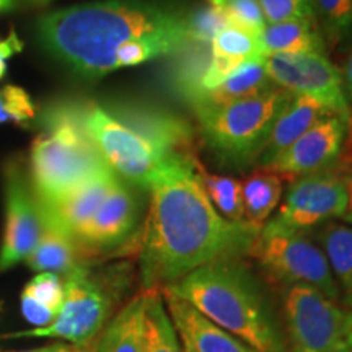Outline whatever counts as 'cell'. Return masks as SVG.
Instances as JSON below:
<instances>
[{
  "instance_id": "12",
  "label": "cell",
  "mask_w": 352,
  "mask_h": 352,
  "mask_svg": "<svg viewBox=\"0 0 352 352\" xmlns=\"http://www.w3.org/2000/svg\"><path fill=\"white\" fill-rule=\"evenodd\" d=\"M352 147V131L338 114L321 120L294 142L283 155L264 170L279 175L283 179L302 178L338 165Z\"/></svg>"
},
{
  "instance_id": "41",
  "label": "cell",
  "mask_w": 352,
  "mask_h": 352,
  "mask_svg": "<svg viewBox=\"0 0 352 352\" xmlns=\"http://www.w3.org/2000/svg\"><path fill=\"white\" fill-rule=\"evenodd\" d=\"M2 122H8V118H7V114H6V111H3V104H2V96H0V124H2Z\"/></svg>"
},
{
  "instance_id": "30",
  "label": "cell",
  "mask_w": 352,
  "mask_h": 352,
  "mask_svg": "<svg viewBox=\"0 0 352 352\" xmlns=\"http://www.w3.org/2000/svg\"><path fill=\"white\" fill-rule=\"evenodd\" d=\"M217 8L228 25L245 30L254 36H261L267 25L258 0H226Z\"/></svg>"
},
{
  "instance_id": "32",
  "label": "cell",
  "mask_w": 352,
  "mask_h": 352,
  "mask_svg": "<svg viewBox=\"0 0 352 352\" xmlns=\"http://www.w3.org/2000/svg\"><path fill=\"white\" fill-rule=\"evenodd\" d=\"M64 280L63 277L52 272H39L28 284L25 285L21 296L30 297L39 305L50 308L59 314L64 302Z\"/></svg>"
},
{
  "instance_id": "21",
  "label": "cell",
  "mask_w": 352,
  "mask_h": 352,
  "mask_svg": "<svg viewBox=\"0 0 352 352\" xmlns=\"http://www.w3.org/2000/svg\"><path fill=\"white\" fill-rule=\"evenodd\" d=\"M264 57L271 54H327V43L316 20H287L266 25L259 36Z\"/></svg>"
},
{
  "instance_id": "24",
  "label": "cell",
  "mask_w": 352,
  "mask_h": 352,
  "mask_svg": "<svg viewBox=\"0 0 352 352\" xmlns=\"http://www.w3.org/2000/svg\"><path fill=\"white\" fill-rule=\"evenodd\" d=\"M318 239L341 296L352 305V227L324 223Z\"/></svg>"
},
{
  "instance_id": "31",
  "label": "cell",
  "mask_w": 352,
  "mask_h": 352,
  "mask_svg": "<svg viewBox=\"0 0 352 352\" xmlns=\"http://www.w3.org/2000/svg\"><path fill=\"white\" fill-rule=\"evenodd\" d=\"M186 25L189 39L192 43L210 46L215 34L226 28L228 23L222 12L209 3L208 7H199L192 12H186Z\"/></svg>"
},
{
  "instance_id": "40",
  "label": "cell",
  "mask_w": 352,
  "mask_h": 352,
  "mask_svg": "<svg viewBox=\"0 0 352 352\" xmlns=\"http://www.w3.org/2000/svg\"><path fill=\"white\" fill-rule=\"evenodd\" d=\"M13 6H15V0H0V13L12 10Z\"/></svg>"
},
{
  "instance_id": "34",
  "label": "cell",
  "mask_w": 352,
  "mask_h": 352,
  "mask_svg": "<svg viewBox=\"0 0 352 352\" xmlns=\"http://www.w3.org/2000/svg\"><path fill=\"white\" fill-rule=\"evenodd\" d=\"M0 96H2L3 111H6L8 121H15L16 124L21 126H28L34 120L36 111H34L33 101L23 88L7 85L0 91Z\"/></svg>"
},
{
  "instance_id": "10",
  "label": "cell",
  "mask_w": 352,
  "mask_h": 352,
  "mask_svg": "<svg viewBox=\"0 0 352 352\" xmlns=\"http://www.w3.org/2000/svg\"><path fill=\"white\" fill-rule=\"evenodd\" d=\"M346 153L342 160L331 168L292 179L276 217L277 226L290 230L307 232L342 219L347 210Z\"/></svg>"
},
{
  "instance_id": "19",
  "label": "cell",
  "mask_w": 352,
  "mask_h": 352,
  "mask_svg": "<svg viewBox=\"0 0 352 352\" xmlns=\"http://www.w3.org/2000/svg\"><path fill=\"white\" fill-rule=\"evenodd\" d=\"M87 258V253L72 236L43 220V235L26 264L33 271L52 272L64 277L77 266L85 264Z\"/></svg>"
},
{
  "instance_id": "17",
  "label": "cell",
  "mask_w": 352,
  "mask_h": 352,
  "mask_svg": "<svg viewBox=\"0 0 352 352\" xmlns=\"http://www.w3.org/2000/svg\"><path fill=\"white\" fill-rule=\"evenodd\" d=\"M160 292L179 338L188 341L195 352H259L233 334L223 331L183 298L168 290Z\"/></svg>"
},
{
  "instance_id": "15",
  "label": "cell",
  "mask_w": 352,
  "mask_h": 352,
  "mask_svg": "<svg viewBox=\"0 0 352 352\" xmlns=\"http://www.w3.org/2000/svg\"><path fill=\"white\" fill-rule=\"evenodd\" d=\"M140 215V204L134 192L121 179L101 202L94 217L76 235V241L90 258L124 243L134 233Z\"/></svg>"
},
{
  "instance_id": "27",
  "label": "cell",
  "mask_w": 352,
  "mask_h": 352,
  "mask_svg": "<svg viewBox=\"0 0 352 352\" xmlns=\"http://www.w3.org/2000/svg\"><path fill=\"white\" fill-rule=\"evenodd\" d=\"M196 173L208 195L209 201L217 212L230 222H245L243 197H241V182L230 176L214 175L202 168L199 160L196 162Z\"/></svg>"
},
{
  "instance_id": "9",
  "label": "cell",
  "mask_w": 352,
  "mask_h": 352,
  "mask_svg": "<svg viewBox=\"0 0 352 352\" xmlns=\"http://www.w3.org/2000/svg\"><path fill=\"white\" fill-rule=\"evenodd\" d=\"M284 320L290 352H351L347 314L310 285H289Z\"/></svg>"
},
{
  "instance_id": "37",
  "label": "cell",
  "mask_w": 352,
  "mask_h": 352,
  "mask_svg": "<svg viewBox=\"0 0 352 352\" xmlns=\"http://www.w3.org/2000/svg\"><path fill=\"white\" fill-rule=\"evenodd\" d=\"M20 352H87L83 347H77L67 342H56V344H50L44 347H38V349H30V351H20Z\"/></svg>"
},
{
  "instance_id": "20",
  "label": "cell",
  "mask_w": 352,
  "mask_h": 352,
  "mask_svg": "<svg viewBox=\"0 0 352 352\" xmlns=\"http://www.w3.org/2000/svg\"><path fill=\"white\" fill-rule=\"evenodd\" d=\"M145 298L142 289L116 311L96 340L95 352H144Z\"/></svg>"
},
{
  "instance_id": "36",
  "label": "cell",
  "mask_w": 352,
  "mask_h": 352,
  "mask_svg": "<svg viewBox=\"0 0 352 352\" xmlns=\"http://www.w3.org/2000/svg\"><path fill=\"white\" fill-rule=\"evenodd\" d=\"M346 183H347V210L344 219L347 223H352V147L346 152Z\"/></svg>"
},
{
  "instance_id": "11",
  "label": "cell",
  "mask_w": 352,
  "mask_h": 352,
  "mask_svg": "<svg viewBox=\"0 0 352 352\" xmlns=\"http://www.w3.org/2000/svg\"><path fill=\"white\" fill-rule=\"evenodd\" d=\"M264 69L276 87L289 94L307 96L342 118L352 131V107L342 74L327 54H271L264 57Z\"/></svg>"
},
{
  "instance_id": "6",
  "label": "cell",
  "mask_w": 352,
  "mask_h": 352,
  "mask_svg": "<svg viewBox=\"0 0 352 352\" xmlns=\"http://www.w3.org/2000/svg\"><path fill=\"white\" fill-rule=\"evenodd\" d=\"M126 266L94 271L80 264L63 277L64 302L51 324L8 333L3 338H57L87 349L113 318V310L126 285Z\"/></svg>"
},
{
  "instance_id": "25",
  "label": "cell",
  "mask_w": 352,
  "mask_h": 352,
  "mask_svg": "<svg viewBox=\"0 0 352 352\" xmlns=\"http://www.w3.org/2000/svg\"><path fill=\"white\" fill-rule=\"evenodd\" d=\"M144 290L147 294L144 318V352H184L162 292L157 289Z\"/></svg>"
},
{
  "instance_id": "42",
  "label": "cell",
  "mask_w": 352,
  "mask_h": 352,
  "mask_svg": "<svg viewBox=\"0 0 352 352\" xmlns=\"http://www.w3.org/2000/svg\"><path fill=\"white\" fill-rule=\"evenodd\" d=\"M179 340H182V346H183V351H184V352H195V349H192V347L189 346L188 341H184L183 338H179Z\"/></svg>"
},
{
  "instance_id": "7",
  "label": "cell",
  "mask_w": 352,
  "mask_h": 352,
  "mask_svg": "<svg viewBox=\"0 0 352 352\" xmlns=\"http://www.w3.org/2000/svg\"><path fill=\"white\" fill-rule=\"evenodd\" d=\"M272 280L289 285H310L338 302L340 287L323 250L307 232L290 230L267 220L248 252Z\"/></svg>"
},
{
  "instance_id": "4",
  "label": "cell",
  "mask_w": 352,
  "mask_h": 352,
  "mask_svg": "<svg viewBox=\"0 0 352 352\" xmlns=\"http://www.w3.org/2000/svg\"><path fill=\"white\" fill-rule=\"evenodd\" d=\"M46 134L32 145L30 166L39 202L63 199L109 166L87 135L78 101H60L44 113Z\"/></svg>"
},
{
  "instance_id": "22",
  "label": "cell",
  "mask_w": 352,
  "mask_h": 352,
  "mask_svg": "<svg viewBox=\"0 0 352 352\" xmlns=\"http://www.w3.org/2000/svg\"><path fill=\"white\" fill-rule=\"evenodd\" d=\"M263 60L264 57L263 59L246 60L220 85L197 96L191 103V108L219 107V104L248 98V96L259 95L263 91L274 88L276 85L271 82L270 76H267Z\"/></svg>"
},
{
  "instance_id": "8",
  "label": "cell",
  "mask_w": 352,
  "mask_h": 352,
  "mask_svg": "<svg viewBox=\"0 0 352 352\" xmlns=\"http://www.w3.org/2000/svg\"><path fill=\"white\" fill-rule=\"evenodd\" d=\"M78 109L83 129L103 160L129 182L151 188L171 160L100 104L78 103Z\"/></svg>"
},
{
  "instance_id": "2",
  "label": "cell",
  "mask_w": 352,
  "mask_h": 352,
  "mask_svg": "<svg viewBox=\"0 0 352 352\" xmlns=\"http://www.w3.org/2000/svg\"><path fill=\"white\" fill-rule=\"evenodd\" d=\"M43 47L78 76L116 70L118 51L142 39H189L186 12L152 0H104L63 8L38 23Z\"/></svg>"
},
{
  "instance_id": "16",
  "label": "cell",
  "mask_w": 352,
  "mask_h": 352,
  "mask_svg": "<svg viewBox=\"0 0 352 352\" xmlns=\"http://www.w3.org/2000/svg\"><path fill=\"white\" fill-rule=\"evenodd\" d=\"M118 179L120 178L116 171L111 166H107L63 199L50 202V204L36 201L41 219L76 240L77 233L94 217Z\"/></svg>"
},
{
  "instance_id": "28",
  "label": "cell",
  "mask_w": 352,
  "mask_h": 352,
  "mask_svg": "<svg viewBox=\"0 0 352 352\" xmlns=\"http://www.w3.org/2000/svg\"><path fill=\"white\" fill-rule=\"evenodd\" d=\"M314 3L324 43L338 46L352 32V0H314Z\"/></svg>"
},
{
  "instance_id": "29",
  "label": "cell",
  "mask_w": 352,
  "mask_h": 352,
  "mask_svg": "<svg viewBox=\"0 0 352 352\" xmlns=\"http://www.w3.org/2000/svg\"><path fill=\"white\" fill-rule=\"evenodd\" d=\"M210 51H212V54L232 57V59L241 60V63L264 57L259 36H254V34L232 25H227L226 28L215 34L212 43H210Z\"/></svg>"
},
{
  "instance_id": "38",
  "label": "cell",
  "mask_w": 352,
  "mask_h": 352,
  "mask_svg": "<svg viewBox=\"0 0 352 352\" xmlns=\"http://www.w3.org/2000/svg\"><path fill=\"white\" fill-rule=\"evenodd\" d=\"M342 82H344V88L349 103H352V51L349 57H347V63L344 67V74H342Z\"/></svg>"
},
{
  "instance_id": "23",
  "label": "cell",
  "mask_w": 352,
  "mask_h": 352,
  "mask_svg": "<svg viewBox=\"0 0 352 352\" xmlns=\"http://www.w3.org/2000/svg\"><path fill=\"white\" fill-rule=\"evenodd\" d=\"M245 222L263 228L283 197V178L270 170L258 168L241 182Z\"/></svg>"
},
{
  "instance_id": "18",
  "label": "cell",
  "mask_w": 352,
  "mask_h": 352,
  "mask_svg": "<svg viewBox=\"0 0 352 352\" xmlns=\"http://www.w3.org/2000/svg\"><path fill=\"white\" fill-rule=\"evenodd\" d=\"M333 114L328 108L318 101L307 98V96L294 95L287 107L279 114L274 126L259 152L256 166L266 168L272 162H276L294 142L310 131L321 120Z\"/></svg>"
},
{
  "instance_id": "44",
  "label": "cell",
  "mask_w": 352,
  "mask_h": 352,
  "mask_svg": "<svg viewBox=\"0 0 352 352\" xmlns=\"http://www.w3.org/2000/svg\"><path fill=\"white\" fill-rule=\"evenodd\" d=\"M208 2L210 3V6H214V7H219L220 3H223V2H226V0H208Z\"/></svg>"
},
{
  "instance_id": "33",
  "label": "cell",
  "mask_w": 352,
  "mask_h": 352,
  "mask_svg": "<svg viewBox=\"0 0 352 352\" xmlns=\"http://www.w3.org/2000/svg\"><path fill=\"white\" fill-rule=\"evenodd\" d=\"M266 23L287 20H316L314 0H258Z\"/></svg>"
},
{
  "instance_id": "43",
  "label": "cell",
  "mask_w": 352,
  "mask_h": 352,
  "mask_svg": "<svg viewBox=\"0 0 352 352\" xmlns=\"http://www.w3.org/2000/svg\"><path fill=\"white\" fill-rule=\"evenodd\" d=\"M33 3H36V6H47V3L51 2V0H32Z\"/></svg>"
},
{
  "instance_id": "1",
  "label": "cell",
  "mask_w": 352,
  "mask_h": 352,
  "mask_svg": "<svg viewBox=\"0 0 352 352\" xmlns=\"http://www.w3.org/2000/svg\"><path fill=\"white\" fill-rule=\"evenodd\" d=\"M197 158H175L152 183L140 243L144 289L162 290L204 264L248 254L261 228L230 222L209 201Z\"/></svg>"
},
{
  "instance_id": "35",
  "label": "cell",
  "mask_w": 352,
  "mask_h": 352,
  "mask_svg": "<svg viewBox=\"0 0 352 352\" xmlns=\"http://www.w3.org/2000/svg\"><path fill=\"white\" fill-rule=\"evenodd\" d=\"M21 47H23V43L20 41L13 30L8 33V36L6 39H0V78H3V76H6L7 72L8 57L16 54V52H20Z\"/></svg>"
},
{
  "instance_id": "14",
  "label": "cell",
  "mask_w": 352,
  "mask_h": 352,
  "mask_svg": "<svg viewBox=\"0 0 352 352\" xmlns=\"http://www.w3.org/2000/svg\"><path fill=\"white\" fill-rule=\"evenodd\" d=\"M104 109L140 138L148 140L168 160L197 158L196 132L178 114L139 103H116Z\"/></svg>"
},
{
  "instance_id": "26",
  "label": "cell",
  "mask_w": 352,
  "mask_h": 352,
  "mask_svg": "<svg viewBox=\"0 0 352 352\" xmlns=\"http://www.w3.org/2000/svg\"><path fill=\"white\" fill-rule=\"evenodd\" d=\"M173 57L175 60L168 74V83L171 90L189 104L199 94L201 80L208 70L212 51L209 44L191 43L183 51L176 52Z\"/></svg>"
},
{
  "instance_id": "39",
  "label": "cell",
  "mask_w": 352,
  "mask_h": 352,
  "mask_svg": "<svg viewBox=\"0 0 352 352\" xmlns=\"http://www.w3.org/2000/svg\"><path fill=\"white\" fill-rule=\"evenodd\" d=\"M346 329H347V341H349V347H351V352H352V314H347Z\"/></svg>"
},
{
  "instance_id": "3",
  "label": "cell",
  "mask_w": 352,
  "mask_h": 352,
  "mask_svg": "<svg viewBox=\"0 0 352 352\" xmlns=\"http://www.w3.org/2000/svg\"><path fill=\"white\" fill-rule=\"evenodd\" d=\"M183 298L223 331L259 352H285V341L270 298L239 258L197 267L162 289Z\"/></svg>"
},
{
  "instance_id": "5",
  "label": "cell",
  "mask_w": 352,
  "mask_h": 352,
  "mask_svg": "<svg viewBox=\"0 0 352 352\" xmlns=\"http://www.w3.org/2000/svg\"><path fill=\"white\" fill-rule=\"evenodd\" d=\"M292 94L274 87L248 98L192 108L197 135L222 164L233 168L256 165L267 135Z\"/></svg>"
},
{
  "instance_id": "13",
  "label": "cell",
  "mask_w": 352,
  "mask_h": 352,
  "mask_svg": "<svg viewBox=\"0 0 352 352\" xmlns=\"http://www.w3.org/2000/svg\"><path fill=\"white\" fill-rule=\"evenodd\" d=\"M43 235V220L36 199L23 171L13 164L6 175V228L0 245V274L26 261Z\"/></svg>"
}]
</instances>
